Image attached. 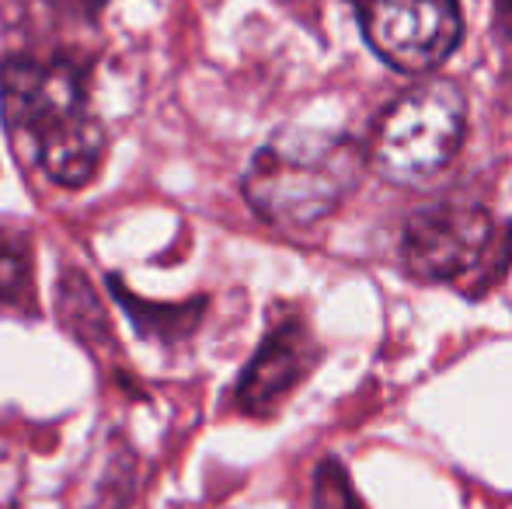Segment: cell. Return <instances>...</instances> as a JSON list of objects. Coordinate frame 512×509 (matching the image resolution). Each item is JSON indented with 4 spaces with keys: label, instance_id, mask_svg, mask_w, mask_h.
I'll use <instances>...</instances> for the list:
<instances>
[{
    "label": "cell",
    "instance_id": "obj_9",
    "mask_svg": "<svg viewBox=\"0 0 512 509\" xmlns=\"http://www.w3.org/2000/svg\"><path fill=\"white\" fill-rule=\"evenodd\" d=\"M314 509H363L349 475L338 461H321L314 475Z\"/></svg>",
    "mask_w": 512,
    "mask_h": 509
},
{
    "label": "cell",
    "instance_id": "obj_8",
    "mask_svg": "<svg viewBox=\"0 0 512 509\" xmlns=\"http://www.w3.org/2000/svg\"><path fill=\"white\" fill-rule=\"evenodd\" d=\"M32 248L25 234H14L0 227V307H18V311H35L32 293Z\"/></svg>",
    "mask_w": 512,
    "mask_h": 509
},
{
    "label": "cell",
    "instance_id": "obj_4",
    "mask_svg": "<svg viewBox=\"0 0 512 509\" xmlns=\"http://www.w3.org/2000/svg\"><path fill=\"white\" fill-rule=\"evenodd\" d=\"M370 49L401 74L439 67L464 39L457 0H349Z\"/></svg>",
    "mask_w": 512,
    "mask_h": 509
},
{
    "label": "cell",
    "instance_id": "obj_5",
    "mask_svg": "<svg viewBox=\"0 0 512 509\" xmlns=\"http://www.w3.org/2000/svg\"><path fill=\"white\" fill-rule=\"evenodd\" d=\"M492 241V213L467 199H439L408 217L401 231L405 269L422 283H446L471 269Z\"/></svg>",
    "mask_w": 512,
    "mask_h": 509
},
{
    "label": "cell",
    "instance_id": "obj_6",
    "mask_svg": "<svg viewBox=\"0 0 512 509\" xmlns=\"http://www.w3.org/2000/svg\"><path fill=\"white\" fill-rule=\"evenodd\" d=\"M321 360L314 335L300 318H286L265 335L262 349L251 356L248 370L237 381V405L255 419H269L286 398L310 377Z\"/></svg>",
    "mask_w": 512,
    "mask_h": 509
},
{
    "label": "cell",
    "instance_id": "obj_3",
    "mask_svg": "<svg viewBox=\"0 0 512 509\" xmlns=\"http://www.w3.org/2000/svg\"><path fill=\"white\" fill-rule=\"evenodd\" d=\"M467 102L453 81H425L387 105L373 129L366 164L394 185H418L457 157Z\"/></svg>",
    "mask_w": 512,
    "mask_h": 509
},
{
    "label": "cell",
    "instance_id": "obj_10",
    "mask_svg": "<svg viewBox=\"0 0 512 509\" xmlns=\"http://www.w3.org/2000/svg\"><path fill=\"white\" fill-rule=\"evenodd\" d=\"M42 4L49 7V11L56 14V18L63 21H74V25H95L98 14L105 11L108 0H42Z\"/></svg>",
    "mask_w": 512,
    "mask_h": 509
},
{
    "label": "cell",
    "instance_id": "obj_7",
    "mask_svg": "<svg viewBox=\"0 0 512 509\" xmlns=\"http://www.w3.org/2000/svg\"><path fill=\"white\" fill-rule=\"evenodd\" d=\"M108 286H112L126 318L136 325V332L147 335V339H161V342L189 339L192 328L203 321L206 300H192V304H154V300L133 297L119 276H108Z\"/></svg>",
    "mask_w": 512,
    "mask_h": 509
},
{
    "label": "cell",
    "instance_id": "obj_11",
    "mask_svg": "<svg viewBox=\"0 0 512 509\" xmlns=\"http://www.w3.org/2000/svg\"><path fill=\"white\" fill-rule=\"evenodd\" d=\"M506 7H509V11H512V0H506Z\"/></svg>",
    "mask_w": 512,
    "mask_h": 509
},
{
    "label": "cell",
    "instance_id": "obj_2",
    "mask_svg": "<svg viewBox=\"0 0 512 509\" xmlns=\"http://www.w3.org/2000/svg\"><path fill=\"white\" fill-rule=\"evenodd\" d=\"M366 171L359 140L331 129H279L241 178L248 206L272 227H310L352 196Z\"/></svg>",
    "mask_w": 512,
    "mask_h": 509
},
{
    "label": "cell",
    "instance_id": "obj_1",
    "mask_svg": "<svg viewBox=\"0 0 512 509\" xmlns=\"http://www.w3.org/2000/svg\"><path fill=\"white\" fill-rule=\"evenodd\" d=\"M0 105L18 154L60 189H84L105 161V126L91 109V60L67 53L4 56Z\"/></svg>",
    "mask_w": 512,
    "mask_h": 509
}]
</instances>
